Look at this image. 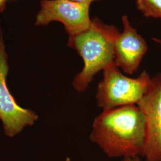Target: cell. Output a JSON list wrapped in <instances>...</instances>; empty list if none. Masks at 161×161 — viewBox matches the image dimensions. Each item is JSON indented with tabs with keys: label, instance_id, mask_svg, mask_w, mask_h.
I'll list each match as a JSON object with an SVG mask.
<instances>
[{
	"label": "cell",
	"instance_id": "30bf717a",
	"mask_svg": "<svg viewBox=\"0 0 161 161\" xmlns=\"http://www.w3.org/2000/svg\"><path fill=\"white\" fill-rule=\"evenodd\" d=\"M7 1L8 0H0V13H3L6 9Z\"/></svg>",
	"mask_w": 161,
	"mask_h": 161
},
{
	"label": "cell",
	"instance_id": "3957f363",
	"mask_svg": "<svg viewBox=\"0 0 161 161\" xmlns=\"http://www.w3.org/2000/svg\"><path fill=\"white\" fill-rule=\"evenodd\" d=\"M103 72V78L98 84L96 93L98 106L103 110L137 104L147 92L152 80L146 70L136 78L128 77L115 64Z\"/></svg>",
	"mask_w": 161,
	"mask_h": 161
},
{
	"label": "cell",
	"instance_id": "5b68a950",
	"mask_svg": "<svg viewBox=\"0 0 161 161\" xmlns=\"http://www.w3.org/2000/svg\"><path fill=\"white\" fill-rule=\"evenodd\" d=\"M6 45L0 24V119L6 136L13 137L38 118L34 111L24 109L17 103L7 85L9 67Z\"/></svg>",
	"mask_w": 161,
	"mask_h": 161
},
{
	"label": "cell",
	"instance_id": "8992f818",
	"mask_svg": "<svg viewBox=\"0 0 161 161\" xmlns=\"http://www.w3.org/2000/svg\"><path fill=\"white\" fill-rule=\"evenodd\" d=\"M137 105L144 115L146 128L142 156L146 161H161V73L152 78Z\"/></svg>",
	"mask_w": 161,
	"mask_h": 161
},
{
	"label": "cell",
	"instance_id": "9c48e42d",
	"mask_svg": "<svg viewBox=\"0 0 161 161\" xmlns=\"http://www.w3.org/2000/svg\"><path fill=\"white\" fill-rule=\"evenodd\" d=\"M70 1H73L77 2V3H85V4L91 5L93 2L97 1H100V0H70Z\"/></svg>",
	"mask_w": 161,
	"mask_h": 161
},
{
	"label": "cell",
	"instance_id": "277c9868",
	"mask_svg": "<svg viewBox=\"0 0 161 161\" xmlns=\"http://www.w3.org/2000/svg\"><path fill=\"white\" fill-rule=\"evenodd\" d=\"M90 6L70 0H41L35 25L46 26L58 22L64 25L69 36L79 34L88 29L92 23Z\"/></svg>",
	"mask_w": 161,
	"mask_h": 161
},
{
	"label": "cell",
	"instance_id": "ba28073f",
	"mask_svg": "<svg viewBox=\"0 0 161 161\" xmlns=\"http://www.w3.org/2000/svg\"><path fill=\"white\" fill-rule=\"evenodd\" d=\"M136 4L144 17L161 19V0H136Z\"/></svg>",
	"mask_w": 161,
	"mask_h": 161
},
{
	"label": "cell",
	"instance_id": "52a82bcc",
	"mask_svg": "<svg viewBox=\"0 0 161 161\" xmlns=\"http://www.w3.org/2000/svg\"><path fill=\"white\" fill-rule=\"evenodd\" d=\"M123 31L114 43V63L127 75H132L138 70L148 50L143 37L131 25L127 15L122 16Z\"/></svg>",
	"mask_w": 161,
	"mask_h": 161
},
{
	"label": "cell",
	"instance_id": "7c38bea8",
	"mask_svg": "<svg viewBox=\"0 0 161 161\" xmlns=\"http://www.w3.org/2000/svg\"><path fill=\"white\" fill-rule=\"evenodd\" d=\"M152 40L154 41H155L156 42H157L158 44H160L161 46V40H160V39H158V38H152Z\"/></svg>",
	"mask_w": 161,
	"mask_h": 161
},
{
	"label": "cell",
	"instance_id": "8fae6325",
	"mask_svg": "<svg viewBox=\"0 0 161 161\" xmlns=\"http://www.w3.org/2000/svg\"><path fill=\"white\" fill-rule=\"evenodd\" d=\"M122 161H141V160L139 156H136V157L124 158Z\"/></svg>",
	"mask_w": 161,
	"mask_h": 161
},
{
	"label": "cell",
	"instance_id": "6da1fadb",
	"mask_svg": "<svg viewBox=\"0 0 161 161\" xmlns=\"http://www.w3.org/2000/svg\"><path fill=\"white\" fill-rule=\"evenodd\" d=\"M144 115L137 104L103 110L93 121L90 140L110 158L142 156Z\"/></svg>",
	"mask_w": 161,
	"mask_h": 161
},
{
	"label": "cell",
	"instance_id": "7a4b0ae2",
	"mask_svg": "<svg viewBox=\"0 0 161 161\" xmlns=\"http://www.w3.org/2000/svg\"><path fill=\"white\" fill-rule=\"evenodd\" d=\"M119 32L114 25L93 17L90 27L79 34L69 36L68 46L82 58L83 68L72 85L78 92L86 91L94 76L114 63V43Z\"/></svg>",
	"mask_w": 161,
	"mask_h": 161
},
{
	"label": "cell",
	"instance_id": "4fadbf2b",
	"mask_svg": "<svg viewBox=\"0 0 161 161\" xmlns=\"http://www.w3.org/2000/svg\"><path fill=\"white\" fill-rule=\"evenodd\" d=\"M65 161H70V159H69V158H67Z\"/></svg>",
	"mask_w": 161,
	"mask_h": 161
}]
</instances>
